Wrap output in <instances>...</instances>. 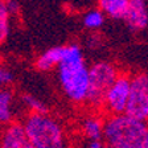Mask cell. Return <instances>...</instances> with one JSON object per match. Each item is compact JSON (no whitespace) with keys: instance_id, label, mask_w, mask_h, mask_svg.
Here are the masks:
<instances>
[{"instance_id":"obj_12","label":"cell","mask_w":148,"mask_h":148,"mask_svg":"<svg viewBox=\"0 0 148 148\" xmlns=\"http://www.w3.org/2000/svg\"><path fill=\"white\" fill-rule=\"evenodd\" d=\"M128 0H98L99 9L111 18H122L126 12Z\"/></svg>"},{"instance_id":"obj_18","label":"cell","mask_w":148,"mask_h":148,"mask_svg":"<svg viewBox=\"0 0 148 148\" xmlns=\"http://www.w3.org/2000/svg\"><path fill=\"white\" fill-rule=\"evenodd\" d=\"M87 148H105L103 139H92V140H89Z\"/></svg>"},{"instance_id":"obj_20","label":"cell","mask_w":148,"mask_h":148,"mask_svg":"<svg viewBox=\"0 0 148 148\" xmlns=\"http://www.w3.org/2000/svg\"><path fill=\"white\" fill-rule=\"evenodd\" d=\"M105 148H110V147H106V145H105Z\"/></svg>"},{"instance_id":"obj_6","label":"cell","mask_w":148,"mask_h":148,"mask_svg":"<svg viewBox=\"0 0 148 148\" xmlns=\"http://www.w3.org/2000/svg\"><path fill=\"white\" fill-rule=\"evenodd\" d=\"M131 86V74L119 73L115 81L106 91L103 103L101 110H103L107 115L123 114L127 106Z\"/></svg>"},{"instance_id":"obj_3","label":"cell","mask_w":148,"mask_h":148,"mask_svg":"<svg viewBox=\"0 0 148 148\" xmlns=\"http://www.w3.org/2000/svg\"><path fill=\"white\" fill-rule=\"evenodd\" d=\"M27 142L33 148H65V132L48 112H28L23 122Z\"/></svg>"},{"instance_id":"obj_4","label":"cell","mask_w":148,"mask_h":148,"mask_svg":"<svg viewBox=\"0 0 148 148\" xmlns=\"http://www.w3.org/2000/svg\"><path fill=\"white\" fill-rule=\"evenodd\" d=\"M119 69L107 61H99L89 68V86L86 102L92 108L101 110L106 91L119 75Z\"/></svg>"},{"instance_id":"obj_17","label":"cell","mask_w":148,"mask_h":148,"mask_svg":"<svg viewBox=\"0 0 148 148\" xmlns=\"http://www.w3.org/2000/svg\"><path fill=\"white\" fill-rule=\"evenodd\" d=\"M4 1H5V7H7V9H8L11 17H13V16L20 13V5H18L17 0H4Z\"/></svg>"},{"instance_id":"obj_19","label":"cell","mask_w":148,"mask_h":148,"mask_svg":"<svg viewBox=\"0 0 148 148\" xmlns=\"http://www.w3.org/2000/svg\"><path fill=\"white\" fill-rule=\"evenodd\" d=\"M23 148H33V147H32V145L27 142V143H25V145H24V147H23Z\"/></svg>"},{"instance_id":"obj_11","label":"cell","mask_w":148,"mask_h":148,"mask_svg":"<svg viewBox=\"0 0 148 148\" xmlns=\"http://www.w3.org/2000/svg\"><path fill=\"white\" fill-rule=\"evenodd\" d=\"M103 123L105 120L99 115H89L82 120V124H81L82 134L89 140L102 139L103 138Z\"/></svg>"},{"instance_id":"obj_8","label":"cell","mask_w":148,"mask_h":148,"mask_svg":"<svg viewBox=\"0 0 148 148\" xmlns=\"http://www.w3.org/2000/svg\"><path fill=\"white\" fill-rule=\"evenodd\" d=\"M27 143L23 124L18 122L4 126L0 134V148H23Z\"/></svg>"},{"instance_id":"obj_9","label":"cell","mask_w":148,"mask_h":148,"mask_svg":"<svg viewBox=\"0 0 148 148\" xmlns=\"http://www.w3.org/2000/svg\"><path fill=\"white\" fill-rule=\"evenodd\" d=\"M13 103H15V92L8 86L0 87V126L4 127L12 123L15 112H13Z\"/></svg>"},{"instance_id":"obj_14","label":"cell","mask_w":148,"mask_h":148,"mask_svg":"<svg viewBox=\"0 0 148 148\" xmlns=\"http://www.w3.org/2000/svg\"><path fill=\"white\" fill-rule=\"evenodd\" d=\"M11 31V15L5 7V1L0 0V45L8 38Z\"/></svg>"},{"instance_id":"obj_10","label":"cell","mask_w":148,"mask_h":148,"mask_svg":"<svg viewBox=\"0 0 148 148\" xmlns=\"http://www.w3.org/2000/svg\"><path fill=\"white\" fill-rule=\"evenodd\" d=\"M64 46H54L42 52L34 61V66L40 71H50L58 66L62 57Z\"/></svg>"},{"instance_id":"obj_16","label":"cell","mask_w":148,"mask_h":148,"mask_svg":"<svg viewBox=\"0 0 148 148\" xmlns=\"http://www.w3.org/2000/svg\"><path fill=\"white\" fill-rule=\"evenodd\" d=\"M13 82V74L11 70L4 68L1 62H0V87L9 86Z\"/></svg>"},{"instance_id":"obj_7","label":"cell","mask_w":148,"mask_h":148,"mask_svg":"<svg viewBox=\"0 0 148 148\" xmlns=\"http://www.w3.org/2000/svg\"><path fill=\"white\" fill-rule=\"evenodd\" d=\"M122 18L131 31H144L148 27V0H128Z\"/></svg>"},{"instance_id":"obj_1","label":"cell","mask_w":148,"mask_h":148,"mask_svg":"<svg viewBox=\"0 0 148 148\" xmlns=\"http://www.w3.org/2000/svg\"><path fill=\"white\" fill-rule=\"evenodd\" d=\"M57 69L60 85L66 98L77 105L85 103L89 86V68L81 46L77 44L64 46Z\"/></svg>"},{"instance_id":"obj_15","label":"cell","mask_w":148,"mask_h":148,"mask_svg":"<svg viewBox=\"0 0 148 148\" xmlns=\"http://www.w3.org/2000/svg\"><path fill=\"white\" fill-rule=\"evenodd\" d=\"M20 101H21V103L25 106V108L29 112H48L46 106L40 99H37L36 97L31 95V94H23Z\"/></svg>"},{"instance_id":"obj_13","label":"cell","mask_w":148,"mask_h":148,"mask_svg":"<svg viewBox=\"0 0 148 148\" xmlns=\"http://www.w3.org/2000/svg\"><path fill=\"white\" fill-rule=\"evenodd\" d=\"M106 15L102 12L99 8L90 9L87 11L82 17V24L86 29L90 31H98L99 28H102V25L105 24Z\"/></svg>"},{"instance_id":"obj_5","label":"cell","mask_w":148,"mask_h":148,"mask_svg":"<svg viewBox=\"0 0 148 148\" xmlns=\"http://www.w3.org/2000/svg\"><path fill=\"white\" fill-rule=\"evenodd\" d=\"M124 114L148 123V73L131 75L130 95Z\"/></svg>"},{"instance_id":"obj_2","label":"cell","mask_w":148,"mask_h":148,"mask_svg":"<svg viewBox=\"0 0 148 148\" xmlns=\"http://www.w3.org/2000/svg\"><path fill=\"white\" fill-rule=\"evenodd\" d=\"M148 123L127 114L107 115L103 123V143L110 148H145Z\"/></svg>"}]
</instances>
